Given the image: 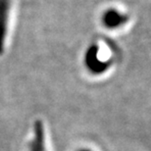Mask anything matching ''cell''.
I'll list each match as a JSON object with an SVG mask.
<instances>
[{
    "mask_svg": "<svg viewBox=\"0 0 151 151\" xmlns=\"http://www.w3.org/2000/svg\"><path fill=\"white\" fill-rule=\"evenodd\" d=\"M110 60L102 59L100 56V48L97 44H91L84 54V66L89 73L93 75H101L111 67Z\"/></svg>",
    "mask_w": 151,
    "mask_h": 151,
    "instance_id": "1",
    "label": "cell"
},
{
    "mask_svg": "<svg viewBox=\"0 0 151 151\" xmlns=\"http://www.w3.org/2000/svg\"><path fill=\"white\" fill-rule=\"evenodd\" d=\"M129 21V16L118 9H107L102 15V23L104 27L109 29H116L122 28Z\"/></svg>",
    "mask_w": 151,
    "mask_h": 151,
    "instance_id": "2",
    "label": "cell"
},
{
    "mask_svg": "<svg viewBox=\"0 0 151 151\" xmlns=\"http://www.w3.org/2000/svg\"><path fill=\"white\" fill-rule=\"evenodd\" d=\"M10 9V0H0V54H2L4 51L6 37L8 35Z\"/></svg>",
    "mask_w": 151,
    "mask_h": 151,
    "instance_id": "3",
    "label": "cell"
},
{
    "mask_svg": "<svg viewBox=\"0 0 151 151\" xmlns=\"http://www.w3.org/2000/svg\"><path fill=\"white\" fill-rule=\"evenodd\" d=\"M34 138L29 144V151H45L44 128L41 121H35L34 126Z\"/></svg>",
    "mask_w": 151,
    "mask_h": 151,
    "instance_id": "4",
    "label": "cell"
},
{
    "mask_svg": "<svg viewBox=\"0 0 151 151\" xmlns=\"http://www.w3.org/2000/svg\"><path fill=\"white\" fill-rule=\"evenodd\" d=\"M78 151H90L89 149H81V150H78Z\"/></svg>",
    "mask_w": 151,
    "mask_h": 151,
    "instance_id": "5",
    "label": "cell"
}]
</instances>
